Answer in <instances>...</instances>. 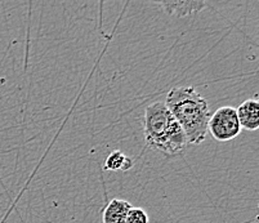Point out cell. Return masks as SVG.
<instances>
[{"instance_id": "cell-1", "label": "cell", "mask_w": 259, "mask_h": 223, "mask_svg": "<svg viewBox=\"0 0 259 223\" xmlns=\"http://www.w3.org/2000/svg\"><path fill=\"white\" fill-rule=\"evenodd\" d=\"M165 105L185 132L188 145H200L208 135L210 109L208 101L194 86H174Z\"/></svg>"}, {"instance_id": "cell-2", "label": "cell", "mask_w": 259, "mask_h": 223, "mask_svg": "<svg viewBox=\"0 0 259 223\" xmlns=\"http://www.w3.org/2000/svg\"><path fill=\"white\" fill-rule=\"evenodd\" d=\"M145 141L150 149L165 156L181 154L188 145L183 129L166 107L165 102H154L145 110Z\"/></svg>"}, {"instance_id": "cell-4", "label": "cell", "mask_w": 259, "mask_h": 223, "mask_svg": "<svg viewBox=\"0 0 259 223\" xmlns=\"http://www.w3.org/2000/svg\"><path fill=\"white\" fill-rule=\"evenodd\" d=\"M159 6L166 15L176 17H187L200 13L208 4L202 0H187V2H159Z\"/></svg>"}, {"instance_id": "cell-8", "label": "cell", "mask_w": 259, "mask_h": 223, "mask_svg": "<svg viewBox=\"0 0 259 223\" xmlns=\"http://www.w3.org/2000/svg\"><path fill=\"white\" fill-rule=\"evenodd\" d=\"M124 223H150V219H148V214L145 209L132 206Z\"/></svg>"}, {"instance_id": "cell-5", "label": "cell", "mask_w": 259, "mask_h": 223, "mask_svg": "<svg viewBox=\"0 0 259 223\" xmlns=\"http://www.w3.org/2000/svg\"><path fill=\"white\" fill-rule=\"evenodd\" d=\"M237 119L241 129L254 132L259 128V102L256 100H246L236 109Z\"/></svg>"}, {"instance_id": "cell-6", "label": "cell", "mask_w": 259, "mask_h": 223, "mask_svg": "<svg viewBox=\"0 0 259 223\" xmlns=\"http://www.w3.org/2000/svg\"><path fill=\"white\" fill-rule=\"evenodd\" d=\"M132 208L131 203L122 199H112L103 212V223H124L129 209Z\"/></svg>"}, {"instance_id": "cell-3", "label": "cell", "mask_w": 259, "mask_h": 223, "mask_svg": "<svg viewBox=\"0 0 259 223\" xmlns=\"http://www.w3.org/2000/svg\"><path fill=\"white\" fill-rule=\"evenodd\" d=\"M208 130L211 137L218 142H228L236 138L241 133L236 109L231 106H223L210 115L208 123Z\"/></svg>"}, {"instance_id": "cell-7", "label": "cell", "mask_w": 259, "mask_h": 223, "mask_svg": "<svg viewBox=\"0 0 259 223\" xmlns=\"http://www.w3.org/2000/svg\"><path fill=\"white\" fill-rule=\"evenodd\" d=\"M132 164H133V161L126 155L116 150L106 157L105 163H103V169L105 170H128Z\"/></svg>"}]
</instances>
